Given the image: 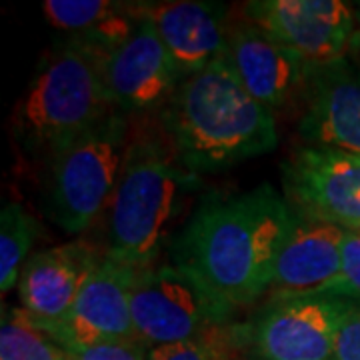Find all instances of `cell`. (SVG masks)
<instances>
[{"label":"cell","mask_w":360,"mask_h":360,"mask_svg":"<svg viewBox=\"0 0 360 360\" xmlns=\"http://www.w3.org/2000/svg\"><path fill=\"white\" fill-rule=\"evenodd\" d=\"M295 210L272 184L205 198L172 240V264L193 274L229 309L246 307L270 288Z\"/></svg>","instance_id":"obj_1"},{"label":"cell","mask_w":360,"mask_h":360,"mask_svg":"<svg viewBox=\"0 0 360 360\" xmlns=\"http://www.w3.org/2000/svg\"><path fill=\"white\" fill-rule=\"evenodd\" d=\"M165 124L191 174H217L278 144L274 112L246 92L222 56L182 78L165 106Z\"/></svg>","instance_id":"obj_2"},{"label":"cell","mask_w":360,"mask_h":360,"mask_svg":"<svg viewBox=\"0 0 360 360\" xmlns=\"http://www.w3.org/2000/svg\"><path fill=\"white\" fill-rule=\"evenodd\" d=\"M104 56L75 39L44 54L14 110V134L25 150L52 160L115 110L104 86Z\"/></svg>","instance_id":"obj_3"},{"label":"cell","mask_w":360,"mask_h":360,"mask_svg":"<svg viewBox=\"0 0 360 360\" xmlns=\"http://www.w3.org/2000/svg\"><path fill=\"white\" fill-rule=\"evenodd\" d=\"M194 174L153 144H130L129 158L108 205L106 255L134 269L150 266L167 240L182 194Z\"/></svg>","instance_id":"obj_4"},{"label":"cell","mask_w":360,"mask_h":360,"mask_svg":"<svg viewBox=\"0 0 360 360\" xmlns=\"http://www.w3.org/2000/svg\"><path fill=\"white\" fill-rule=\"evenodd\" d=\"M129 124L112 110L51 160L46 210L65 232L89 231L115 196L129 158Z\"/></svg>","instance_id":"obj_5"},{"label":"cell","mask_w":360,"mask_h":360,"mask_svg":"<svg viewBox=\"0 0 360 360\" xmlns=\"http://www.w3.org/2000/svg\"><path fill=\"white\" fill-rule=\"evenodd\" d=\"M130 310L139 342L155 348L200 338L232 309L210 295L193 274L170 262L136 269Z\"/></svg>","instance_id":"obj_6"},{"label":"cell","mask_w":360,"mask_h":360,"mask_svg":"<svg viewBox=\"0 0 360 360\" xmlns=\"http://www.w3.org/2000/svg\"><path fill=\"white\" fill-rule=\"evenodd\" d=\"M283 188L298 214L360 229V155L300 146L283 165Z\"/></svg>","instance_id":"obj_7"},{"label":"cell","mask_w":360,"mask_h":360,"mask_svg":"<svg viewBox=\"0 0 360 360\" xmlns=\"http://www.w3.org/2000/svg\"><path fill=\"white\" fill-rule=\"evenodd\" d=\"M252 22L292 49L310 68L350 58L356 14L340 0H260L246 4Z\"/></svg>","instance_id":"obj_8"},{"label":"cell","mask_w":360,"mask_h":360,"mask_svg":"<svg viewBox=\"0 0 360 360\" xmlns=\"http://www.w3.org/2000/svg\"><path fill=\"white\" fill-rule=\"evenodd\" d=\"M136 269L104 255L80 288L75 307L63 322L30 321L60 347L139 340L132 324L130 292Z\"/></svg>","instance_id":"obj_9"},{"label":"cell","mask_w":360,"mask_h":360,"mask_svg":"<svg viewBox=\"0 0 360 360\" xmlns=\"http://www.w3.org/2000/svg\"><path fill=\"white\" fill-rule=\"evenodd\" d=\"M347 298L272 300L246 338V360H333Z\"/></svg>","instance_id":"obj_10"},{"label":"cell","mask_w":360,"mask_h":360,"mask_svg":"<svg viewBox=\"0 0 360 360\" xmlns=\"http://www.w3.org/2000/svg\"><path fill=\"white\" fill-rule=\"evenodd\" d=\"M180 82L182 75L167 46L142 16L129 39L104 56V86L112 108L122 115L167 106Z\"/></svg>","instance_id":"obj_11"},{"label":"cell","mask_w":360,"mask_h":360,"mask_svg":"<svg viewBox=\"0 0 360 360\" xmlns=\"http://www.w3.org/2000/svg\"><path fill=\"white\" fill-rule=\"evenodd\" d=\"M298 134L304 146L360 155V65L350 56L310 68Z\"/></svg>","instance_id":"obj_12"},{"label":"cell","mask_w":360,"mask_h":360,"mask_svg":"<svg viewBox=\"0 0 360 360\" xmlns=\"http://www.w3.org/2000/svg\"><path fill=\"white\" fill-rule=\"evenodd\" d=\"M347 231L295 212V222L278 252L269 292L272 300L330 296L342 272Z\"/></svg>","instance_id":"obj_13"},{"label":"cell","mask_w":360,"mask_h":360,"mask_svg":"<svg viewBox=\"0 0 360 360\" xmlns=\"http://www.w3.org/2000/svg\"><path fill=\"white\" fill-rule=\"evenodd\" d=\"M245 90L270 112L283 110L298 92H304L310 66L300 54L250 22L229 32L222 54Z\"/></svg>","instance_id":"obj_14"},{"label":"cell","mask_w":360,"mask_h":360,"mask_svg":"<svg viewBox=\"0 0 360 360\" xmlns=\"http://www.w3.org/2000/svg\"><path fill=\"white\" fill-rule=\"evenodd\" d=\"M144 20L155 26L179 72L191 77L226 51V11L214 2L170 0L139 6Z\"/></svg>","instance_id":"obj_15"},{"label":"cell","mask_w":360,"mask_h":360,"mask_svg":"<svg viewBox=\"0 0 360 360\" xmlns=\"http://www.w3.org/2000/svg\"><path fill=\"white\" fill-rule=\"evenodd\" d=\"M101 258L84 243L52 246L26 260L18 296L34 321L63 322Z\"/></svg>","instance_id":"obj_16"},{"label":"cell","mask_w":360,"mask_h":360,"mask_svg":"<svg viewBox=\"0 0 360 360\" xmlns=\"http://www.w3.org/2000/svg\"><path fill=\"white\" fill-rule=\"evenodd\" d=\"M42 8L54 28L104 54L129 39L141 22L139 6L127 8L110 0H46Z\"/></svg>","instance_id":"obj_17"},{"label":"cell","mask_w":360,"mask_h":360,"mask_svg":"<svg viewBox=\"0 0 360 360\" xmlns=\"http://www.w3.org/2000/svg\"><path fill=\"white\" fill-rule=\"evenodd\" d=\"M39 224L18 202H8L0 212V290L6 295L20 281L22 262L37 238ZM26 264V262H25Z\"/></svg>","instance_id":"obj_18"},{"label":"cell","mask_w":360,"mask_h":360,"mask_svg":"<svg viewBox=\"0 0 360 360\" xmlns=\"http://www.w3.org/2000/svg\"><path fill=\"white\" fill-rule=\"evenodd\" d=\"M0 360H68V354L30 321L26 310L11 309L0 326Z\"/></svg>","instance_id":"obj_19"},{"label":"cell","mask_w":360,"mask_h":360,"mask_svg":"<svg viewBox=\"0 0 360 360\" xmlns=\"http://www.w3.org/2000/svg\"><path fill=\"white\" fill-rule=\"evenodd\" d=\"M330 296L360 300V234L356 231H347L342 246V272Z\"/></svg>","instance_id":"obj_20"},{"label":"cell","mask_w":360,"mask_h":360,"mask_svg":"<svg viewBox=\"0 0 360 360\" xmlns=\"http://www.w3.org/2000/svg\"><path fill=\"white\" fill-rule=\"evenodd\" d=\"M333 360H360V300L345 302L338 321Z\"/></svg>","instance_id":"obj_21"},{"label":"cell","mask_w":360,"mask_h":360,"mask_svg":"<svg viewBox=\"0 0 360 360\" xmlns=\"http://www.w3.org/2000/svg\"><path fill=\"white\" fill-rule=\"evenodd\" d=\"M68 360H144V345L132 342H101L90 347L66 348Z\"/></svg>","instance_id":"obj_22"},{"label":"cell","mask_w":360,"mask_h":360,"mask_svg":"<svg viewBox=\"0 0 360 360\" xmlns=\"http://www.w3.org/2000/svg\"><path fill=\"white\" fill-rule=\"evenodd\" d=\"M148 360H217V350L200 336L186 342L150 348Z\"/></svg>","instance_id":"obj_23"},{"label":"cell","mask_w":360,"mask_h":360,"mask_svg":"<svg viewBox=\"0 0 360 360\" xmlns=\"http://www.w3.org/2000/svg\"><path fill=\"white\" fill-rule=\"evenodd\" d=\"M354 14H356V37H354V46H352V52H356V54H359L354 60L360 65V4L356 6Z\"/></svg>","instance_id":"obj_24"},{"label":"cell","mask_w":360,"mask_h":360,"mask_svg":"<svg viewBox=\"0 0 360 360\" xmlns=\"http://www.w3.org/2000/svg\"><path fill=\"white\" fill-rule=\"evenodd\" d=\"M356 232H359V234H360V229H359V231H356Z\"/></svg>","instance_id":"obj_25"}]
</instances>
